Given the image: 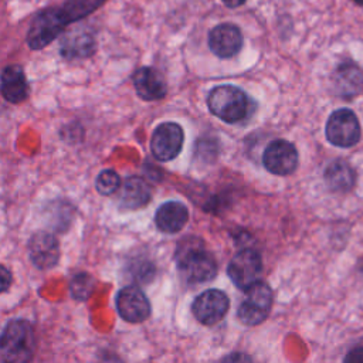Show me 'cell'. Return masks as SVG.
Wrapping results in <instances>:
<instances>
[{
  "instance_id": "1",
  "label": "cell",
  "mask_w": 363,
  "mask_h": 363,
  "mask_svg": "<svg viewBox=\"0 0 363 363\" xmlns=\"http://www.w3.org/2000/svg\"><path fill=\"white\" fill-rule=\"evenodd\" d=\"M176 262L183 278L191 284L210 281L217 274L214 255L204 248L203 241L199 238H187L179 244Z\"/></svg>"
},
{
  "instance_id": "2",
  "label": "cell",
  "mask_w": 363,
  "mask_h": 363,
  "mask_svg": "<svg viewBox=\"0 0 363 363\" xmlns=\"http://www.w3.org/2000/svg\"><path fill=\"white\" fill-rule=\"evenodd\" d=\"M210 112L227 123L244 121L250 112L248 95L234 85H218L207 98Z\"/></svg>"
},
{
  "instance_id": "3",
  "label": "cell",
  "mask_w": 363,
  "mask_h": 363,
  "mask_svg": "<svg viewBox=\"0 0 363 363\" xmlns=\"http://www.w3.org/2000/svg\"><path fill=\"white\" fill-rule=\"evenodd\" d=\"M34 352V332L28 322L11 320L0 335V353L7 362H27Z\"/></svg>"
},
{
  "instance_id": "4",
  "label": "cell",
  "mask_w": 363,
  "mask_h": 363,
  "mask_svg": "<svg viewBox=\"0 0 363 363\" xmlns=\"http://www.w3.org/2000/svg\"><path fill=\"white\" fill-rule=\"evenodd\" d=\"M245 291V298L241 301L237 316L241 323L247 326H255L264 322L272 306V289L262 281H255Z\"/></svg>"
},
{
  "instance_id": "5",
  "label": "cell",
  "mask_w": 363,
  "mask_h": 363,
  "mask_svg": "<svg viewBox=\"0 0 363 363\" xmlns=\"http://www.w3.org/2000/svg\"><path fill=\"white\" fill-rule=\"evenodd\" d=\"M325 133L328 140L339 147H350L360 139V123L356 113L347 108L336 109L328 119Z\"/></svg>"
},
{
  "instance_id": "6",
  "label": "cell",
  "mask_w": 363,
  "mask_h": 363,
  "mask_svg": "<svg viewBox=\"0 0 363 363\" xmlns=\"http://www.w3.org/2000/svg\"><path fill=\"white\" fill-rule=\"evenodd\" d=\"M67 27V23L61 17L60 9L51 7L40 14L31 23L28 30L27 43L31 50H41L54 41Z\"/></svg>"
},
{
  "instance_id": "7",
  "label": "cell",
  "mask_w": 363,
  "mask_h": 363,
  "mask_svg": "<svg viewBox=\"0 0 363 363\" xmlns=\"http://www.w3.org/2000/svg\"><path fill=\"white\" fill-rule=\"evenodd\" d=\"M183 140L184 133L182 126L176 122H164L153 130L150 150L157 160L169 162L180 153Z\"/></svg>"
},
{
  "instance_id": "8",
  "label": "cell",
  "mask_w": 363,
  "mask_h": 363,
  "mask_svg": "<svg viewBox=\"0 0 363 363\" xmlns=\"http://www.w3.org/2000/svg\"><path fill=\"white\" fill-rule=\"evenodd\" d=\"M262 272L261 255L254 250H241L237 252L227 267L230 279L240 289H247L251 284L259 279Z\"/></svg>"
},
{
  "instance_id": "9",
  "label": "cell",
  "mask_w": 363,
  "mask_h": 363,
  "mask_svg": "<svg viewBox=\"0 0 363 363\" xmlns=\"http://www.w3.org/2000/svg\"><path fill=\"white\" fill-rule=\"evenodd\" d=\"M228 308L230 301L223 291L207 289L194 299L191 305V312L201 325L213 326L225 316Z\"/></svg>"
},
{
  "instance_id": "10",
  "label": "cell",
  "mask_w": 363,
  "mask_h": 363,
  "mask_svg": "<svg viewBox=\"0 0 363 363\" xmlns=\"http://www.w3.org/2000/svg\"><path fill=\"white\" fill-rule=\"evenodd\" d=\"M262 163L272 174L286 176L298 166V150L291 142L275 139L265 147Z\"/></svg>"
},
{
  "instance_id": "11",
  "label": "cell",
  "mask_w": 363,
  "mask_h": 363,
  "mask_svg": "<svg viewBox=\"0 0 363 363\" xmlns=\"http://www.w3.org/2000/svg\"><path fill=\"white\" fill-rule=\"evenodd\" d=\"M116 309L122 319L130 323H139L149 318L150 303L146 295L133 285L125 286L118 292Z\"/></svg>"
},
{
  "instance_id": "12",
  "label": "cell",
  "mask_w": 363,
  "mask_h": 363,
  "mask_svg": "<svg viewBox=\"0 0 363 363\" xmlns=\"http://www.w3.org/2000/svg\"><path fill=\"white\" fill-rule=\"evenodd\" d=\"M208 47L220 58L234 57L242 47V34L231 23L218 24L208 33Z\"/></svg>"
},
{
  "instance_id": "13",
  "label": "cell",
  "mask_w": 363,
  "mask_h": 363,
  "mask_svg": "<svg viewBox=\"0 0 363 363\" xmlns=\"http://www.w3.org/2000/svg\"><path fill=\"white\" fill-rule=\"evenodd\" d=\"M28 252L33 264L37 268L48 269L58 262L60 245L52 234L47 231H38L30 238Z\"/></svg>"
},
{
  "instance_id": "14",
  "label": "cell",
  "mask_w": 363,
  "mask_h": 363,
  "mask_svg": "<svg viewBox=\"0 0 363 363\" xmlns=\"http://www.w3.org/2000/svg\"><path fill=\"white\" fill-rule=\"evenodd\" d=\"M133 86L145 101H159L167 92L163 75L150 67H142L133 74Z\"/></svg>"
},
{
  "instance_id": "15",
  "label": "cell",
  "mask_w": 363,
  "mask_h": 363,
  "mask_svg": "<svg viewBox=\"0 0 363 363\" xmlns=\"http://www.w3.org/2000/svg\"><path fill=\"white\" fill-rule=\"evenodd\" d=\"M60 51L61 55L67 60L86 58L95 51L94 35L84 27L69 30L62 35Z\"/></svg>"
},
{
  "instance_id": "16",
  "label": "cell",
  "mask_w": 363,
  "mask_h": 363,
  "mask_svg": "<svg viewBox=\"0 0 363 363\" xmlns=\"http://www.w3.org/2000/svg\"><path fill=\"white\" fill-rule=\"evenodd\" d=\"M0 91L4 99L11 104L23 102L28 95V84L24 69L20 65H9L0 75Z\"/></svg>"
},
{
  "instance_id": "17",
  "label": "cell",
  "mask_w": 363,
  "mask_h": 363,
  "mask_svg": "<svg viewBox=\"0 0 363 363\" xmlns=\"http://www.w3.org/2000/svg\"><path fill=\"white\" fill-rule=\"evenodd\" d=\"M189 221V210L180 201H167L163 203L155 216L156 227L163 233H177Z\"/></svg>"
},
{
  "instance_id": "18",
  "label": "cell",
  "mask_w": 363,
  "mask_h": 363,
  "mask_svg": "<svg viewBox=\"0 0 363 363\" xmlns=\"http://www.w3.org/2000/svg\"><path fill=\"white\" fill-rule=\"evenodd\" d=\"M325 182L330 190L346 193L356 182V173L353 167L343 159H335L325 170Z\"/></svg>"
},
{
  "instance_id": "19",
  "label": "cell",
  "mask_w": 363,
  "mask_h": 363,
  "mask_svg": "<svg viewBox=\"0 0 363 363\" xmlns=\"http://www.w3.org/2000/svg\"><path fill=\"white\" fill-rule=\"evenodd\" d=\"M335 86L340 95L350 98L363 88V72L357 65L345 62L335 72Z\"/></svg>"
},
{
  "instance_id": "20",
  "label": "cell",
  "mask_w": 363,
  "mask_h": 363,
  "mask_svg": "<svg viewBox=\"0 0 363 363\" xmlns=\"http://www.w3.org/2000/svg\"><path fill=\"white\" fill-rule=\"evenodd\" d=\"M150 200V187L140 177H129L121 193V204L126 210L143 207Z\"/></svg>"
},
{
  "instance_id": "21",
  "label": "cell",
  "mask_w": 363,
  "mask_h": 363,
  "mask_svg": "<svg viewBox=\"0 0 363 363\" xmlns=\"http://www.w3.org/2000/svg\"><path fill=\"white\" fill-rule=\"evenodd\" d=\"M105 1L106 0H67L65 4L60 9V13L68 26L89 16Z\"/></svg>"
},
{
  "instance_id": "22",
  "label": "cell",
  "mask_w": 363,
  "mask_h": 363,
  "mask_svg": "<svg viewBox=\"0 0 363 363\" xmlns=\"http://www.w3.org/2000/svg\"><path fill=\"white\" fill-rule=\"evenodd\" d=\"M96 190L104 196L115 193L121 186V177L115 170H104L96 177Z\"/></svg>"
},
{
  "instance_id": "23",
  "label": "cell",
  "mask_w": 363,
  "mask_h": 363,
  "mask_svg": "<svg viewBox=\"0 0 363 363\" xmlns=\"http://www.w3.org/2000/svg\"><path fill=\"white\" fill-rule=\"evenodd\" d=\"M92 286H94V284H92L91 277H88L85 274H79L71 282L72 296L77 299H85L91 294Z\"/></svg>"
},
{
  "instance_id": "24",
  "label": "cell",
  "mask_w": 363,
  "mask_h": 363,
  "mask_svg": "<svg viewBox=\"0 0 363 363\" xmlns=\"http://www.w3.org/2000/svg\"><path fill=\"white\" fill-rule=\"evenodd\" d=\"M10 285H11V274L6 267L0 265V294L7 291Z\"/></svg>"
},
{
  "instance_id": "25",
  "label": "cell",
  "mask_w": 363,
  "mask_h": 363,
  "mask_svg": "<svg viewBox=\"0 0 363 363\" xmlns=\"http://www.w3.org/2000/svg\"><path fill=\"white\" fill-rule=\"evenodd\" d=\"M346 363H363V347H356L353 350H350L346 357H345Z\"/></svg>"
},
{
  "instance_id": "26",
  "label": "cell",
  "mask_w": 363,
  "mask_h": 363,
  "mask_svg": "<svg viewBox=\"0 0 363 363\" xmlns=\"http://www.w3.org/2000/svg\"><path fill=\"white\" fill-rule=\"evenodd\" d=\"M247 0H223V3L228 7H238L241 4H244Z\"/></svg>"
},
{
  "instance_id": "27",
  "label": "cell",
  "mask_w": 363,
  "mask_h": 363,
  "mask_svg": "<svg viewBox=\"0 0 363 363\" xmlns=\"http://www.w3.org/2000/svg\"><path fill=\"white\" fill-rule=\"evenodd\" d=\"M356 4H359V6H363V0H353Z\"/></svg>"
}]
</instances>
